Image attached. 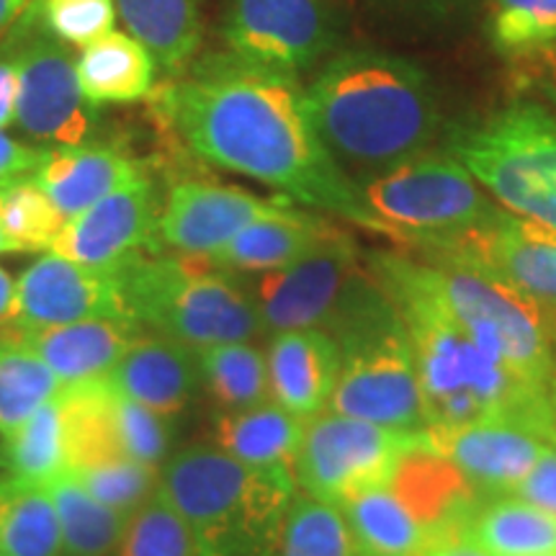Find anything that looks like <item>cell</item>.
Instances as JSON below:
<instances>
[{
  "label": "cell",
  "instance_id": "ac0fdd59",
  "mask_svg": "<svg viewBox=\"0 0 556 556\" xmlns=\"http://www.w3.org/2000/svg\"><path fill=\"white\" fill-rule=\"evenodd\" d=\"M160 206L163 199L155 180L142 173L129 186L70 217L50 253L83 266H119L131 255L150 253Z\"/></svg>",
  "mask_w": 556,
  "mask_h": 556
},
{
  "label": "cell",
  "instance_id": "60d3db41",
  "mask_svg": "<svg viewBox=\"0 0 556 556\" xmlns=\"http://www.w3.org/2000/svg\"><path fill=\"white\" fill-rule=\"evenodd\" d=\"M526 503L541 507V510L556 516V448L546 446L536 462V467L528 471L523 482L510 492Z\"/></svg>",
  "mask_w": 556,
  "mask_h": 556
},
{
  "label": "cell",
  "instance_id": "44dd1931",
  "mask_svg": "<svg viewBox=\"0 0 556 556\" xmlns=\"http://www.w3.org/2000/svg\"><path fill=\"white\" fill-rule=\"evenodd\" d=\"M109 384L152 413L173 417L197 397L199 356L178 340L142 330L109 374Z\"/></svg>",
  "mask_w": 556,
  "mask_h": 556
},
{
  "label": "cell",
  "instance_id": "e0dca14e",
  "mask_svg": "<svg viewBox=\"0 0 556 556\" xmlns=\"http://www.w3.org/2000/svg\"><path fill=\"white\" fill-rule=\"evenodd\" d=\"M426 255L469 263L523 291L528 299L556 315V229L533 225L497 208L490 222L446 248Z\"/></svg>",
  "mask_w": 556,
  "mask_h": 556
},
{
  "label": "cell",
  "instance_id": "f6af8a7d",
  "mask_svg": "<svg viewBox=\"0 0 556 556\" xmlns=\"http://www.w3.org/2000/svg\"><path fill=\"white\" fill-rule=\"evenodd\" d=\"M37 0H0V39L13 31V26L29 13Z\"/></svg>",
  "mask_w": 556,
  "mask_h": 556
},
{
  "label": "cell",
  "instance_id": "7c38bea8",
  "mask_svg": "<svg viewBox=\"0 0 556 556\" xmlns=\"http://www.w3.org/2000/svg\"><path fill=\"white\" fill-rule=\"evenodd\" d=\"M420 433L323 413L307 420L294 462L296 490L317 503L340 507L348 500L387 484Z\"/></svg>",
  "mask_w": 556,
  "mask_h": 556
},
{
  "label": "cell",
  "instance_id": "9c48e42d",
  "mask_svg": "<svg viewBox=\"0 0 556 556\" xmlns=\"http://www.w3.org/2000/svg\"><path fill=\"white\" fill-rule=\"evenodd\" d=\"M451 155L505 212L556 229V116L536 101L495 111L451 137Z\"/></svg>",
  "mask_w": 556,
  "mask_h": 556
},
{
  "label": "cell",
  "instance_id": "74e56055",
  "mask_svg": "<svg viewBox=\"0 0 556 556\" xmlns=\"http://www.w3.org/2000/svg\"><path fill=\"white\" fill-rule=\"evenodd\" d=\"M109 381V379H106ZM109 420L116 451L131 462L160 469L173 456L170 417L152 413L150 407L124 397L119 389L109 384Z\"/></svg>",
  "mask_w": 556,
  "mask_h": 556
},
{
  "label": "cell",
  "instance_id": "d6986e66",
  "mask_svg": "<svg viewBox=\"0 0 556 556\" xmlns=\"http://www.w3.org/2000/svg\"><path fill=\"white\" fill-rule=\"evenodd\" d=\"M420 446L446 458L475 484V490L513 492L536 467L548 443L513 422L428 426Z\"/></svg>",
  "mask_w": 556,
  "mask_h": 556
},
{
  "label": "cell",
  "instance_id": "4dcf8cb0",
  "mask_svg": "<svg viewBox=\"0 0 556 556\" xmlns=\"http://www.w3.org/2000/svg\"><path fill=\"white\" fill-rule=\"evenodd\" d=\"M3 456L9 475L24 482L50 484L65 475L70 467L65 389L3 438Z\"/></svg>",
  "mask_w": 556,
  "mask_h": 556
},
{
  "label": "cell",
  "instance_id": "d6a6232c",
  "mask_svg": "<svg viewBox=\"0 0 556 556\" xmlns=\"http://www.w3.org/2000/svg\"><path fill=\"white\" fill-rule=\"evenodd\" d=\"M201 381L227 413L270 400L268 358L250 343H219L197 351Z\"/></svg>",
  "mask_w": 556,
  "mask_h": 556
},
{
  "label": "cell",
  "instance_id": "277c9868",
  "mask_svg": "<svg viewBox=\"0 0 556 556\" xmlns=\"http://www.w3.org/2000/svg\"><path fill=\"white\" fill-rule=\"evenodd\" d=\"M160 486L189 526L197 556H270L299 495L294 475L253 469L206 443L173 454Z\"/></svg>",
  "mask_w": 556,
  "mask_h": 556
},
{
  "label": "cell",
  "instance_id": "3957f363",
  "mask_svg": "<svg viewBox=\"0 0 556 556\" xmlns=\"http://www.w3.org/2000/svg\"><path fill=\"white\" fill-rule=\"evenodd\" d=\"M304 90L325 150L356 184L426 155L441 131L430 78L397 54L345 50Z\"/></svg>",
  "mask_w": 556,
  "mask_h": 556
},
{
  "label": "cell",
  "instance_id": "bcb514c9",
  "mask_svg": "<svg viewBox=\"0 0 556 556\" xmlns=\"http://www.w3.org/2000/svg\"><path fill=\"white\" fill-rule=\"evenodd\" d=\"M539 86L544 93L556 103V52L546 54L544 58V67L539 73Z\"/></svg>",
  "mask_w": 556,
  "mask_h": 556
},
{
  "label": "cell",
  "instance_id": "f1b7e54d",
  "mask_svg": "<svg viewBox=\"0 0 556 556\" xmlns=\"http://www.w3.org/2000/svg\"><path fill=\"white\" fill-rule=\"evenodd\" d=\"M467 533L490 556H556V516L516 495L477 507Z\"/></svg>",
  "mask_w": 556,
  "mask_h": 556
},
{
  "label": "cell",
  "instance_id": "d4e9b609",
  "mask_svg": "<svg viewBox=\"0 0 556 556\" xmlns=\"http://www.w3.org/2000/svg\"><path fill=\"white\" fill-rule=\"evenodd\" d=\"M307 420L291 415L278 402L225 413L214 428V446L253 469L294 475Z\"/></svg>",
  "mask_w": 556,
  "mask_h": 556
},
{
  "label": "cell",
  "instance_id": "4fadbf2b",
  "mask_svg": "<svg viewBox=\"0 0 556 556\" xmlns=\"http://www.w3.org/2000/svg\"><path fill=\"white\" fill-rule=\"evenodd\" d=\"M5 58L18 70L16 124L39 148L88 142L96 129V106L83 96L75 58L41 18L39 0L13 26Z\"/></svg>",
  "mask_w": 556,
  "mask_h": 556
},
{
  "label": "cell",
  "instance_id": "5b68a950",
  "mask_svg": "<svg viewBox=\"0 0 556 556\" xmlns=\"http://www.w3.org/2000/svg\"><path fill=\"white\" fill-rule=\"evenodd\" d=\"M114 270L131 323L193 351L250 343L263 330L253 294L229 270L204 258L137 253Z\"/></svg>",
  "mask_w": 556,
  "mask_h": 556
},
{
  "label": "cell",
  "instance_id": "ba28073f",
  "mask_svg": "<svg viewBox=\"0 0 556 556\" xmlns=\"http://www.w3.org/2000/svg\"><path fill=\"white\" fill-rule=\"evenodd\" d=\"M428 287L484 351L526 384L544 389L556 368L554 317L523 291L469 263L426 255Z\"/></svg>",
  "mask_w": 556,
  "mask_h": 556
},
{
  "label": "cell",
  "instance_id": "ab89813d",
  "mask_svg": "<svg viewBox=\"0 0 556 556\" xmlns=\"http://www.w3.org/2000/svg\"><path fill=\"white\" fill-rule=\"evenodd\" d=\"M39 11L47 29L73 47L93 45L116 24L114 0H39Z\"/></svg>",
  "mask_w": 556,
  "mask_h": 556
},
{
  "label": "cell",
  "instance_id": "7dc6e473",
  "mask_svg": "<svg viewBox=\"0 0 556 556\" xmlns=\"http://www.w3.org/2000/svg\"><path fill=\"white\" fill-rule=\"evenodd\" d=\"M11 294H13V281L9 278V274L0 268V317H3L5 309H9Z\"/></svg>",
  "mask_w": 556,
  "mask_h": 556
},
{
  "label": "cell",
  "instance_id": "836d02e7",
  "mask_svg": "<svg viewBox=\"0 0 556 556\" xmlns=\"http://www.w3.org/2000/svg\"><path fill=\"white\" fill-rule=\"evenodd\" d=\"M490 41L513 60L556 52V0H492Z\"/></svg>",
  "mask_w": 556,
  "mask_h": 556
},
{
  "label": "cell",
  "instance_id": "8d00e7d4",
  "mask_svg": "<svg viewBox=\"0 0 556 556\" xmlns=\"http://www.w3.org/2000/svg\"><path fill=\"white\" fill-rule=\"evenodd\" d=\"M270 556H353L351 533L338 507L299 492Z\"/></svg>",
  "mask_w": 556,
  "mask_h": 556
},
{
  "label": "cell",
  "instance_id": "b9f144b4",
  "mask_svg": "<svg viewBox=\"0 0 556 556\" xmlns=\"http://www.w3.org/2000/svg\"><path fill=\"white\" fill-rule=\"evenodd\" d=\"M45 150L47 148L18 142V139L0 131V186L11 184V180L34 176L41 165V160H45Z\"/></svg>",
  "mask_w": 556,
  "mask_h": 556
},
{
  "label": "cell",
  "instance_id": "6da1fadb",
  "mask_svg": "<svg viewBox=\"0 0 556 556\" xmlns=\"http://www.w3.org/2000/svg\"><path fill=\"white\" fill-rule=\"evenodd\" d=\"M152 101L165 127L204 163L381 235L356 180L325 150L294 75L212 54L152 90Z\"/></svg>",
  "mask_w": 556,
  "mask_h": 556
},
{
  "label": "cell",
  "instance_id": "8fae6325",
  "mask_svg": "<svg viewBox=\"0 0 556 556\" xmlns=\"http://www.w3.org/2000/svg\"><path fill=\"white\" fill-rule=\"evenodd\" d=\"M343 368L328 413L422 433L428 428L420 379L397 307L340 340Z\"/></svg>",
  "mask_w": 556,
  "mask_h": 556
},
{
  "label": "cell",
  "instance_id": "2e32d148",
  "mask_svg": "<svg viewBox=\"0 0 556 556\" xmlns=\"http://www.w3.org/2000/svg\"><path fill=\"white\" fill-rule=\"evenodd\" d=\"M86 319H129L116 270L83 266L58 253H47L13 281L0 328L24 332Z\"/></svg>",
  "mask_w": 556,
  "mask_h": 556
},
{
  "label": "cell",
  "instance_id": "cb8c5ba5",
  "mask_svg": "<svg viewBox=\"0 0 556 556\" xmlns=\"http://www.w3.org/2000/svg\"><path fill=\"white\" fill-rule=\"evenodd\" d=\"M340 232L343 229L317 214L291 208L283 217L263 219L245 227L238 238L229 240L217 253L206 255L204 261L229 274H274L317 253Z\"/></svg>",
  "mask_w": 556,
  "mask_h": 556
},
{
  "label": "cell",
  "instance_id": "603a6c76",
  "mask_svg": "<svg viewBox=\"0 0 556 556\" xmlns=\"http://www.w3.org/2000/svg\"><path fill=\"white\" fill-rule=\"evenodd\" d=\"M139 330L142 328L131 319H86V323L11 332V336L37 353L52 368L54 377L70 387L109 379L127 348L135 343Z\"/></svg>",
  "mask_w": 556,
  "mask_h": 556
},
{
  "label": "cell",
  "instance_id": "ffe728a7",
  "mask_svg": "<svg viewBox=\"0 0 556 556\" xmlns=\"http://www.w3.org/2000/svg\"><path fill=\"white\" fill-rule=\"evenodd\" d=\"M340 368H343V351L328 332L287 330L270 338V397L302 420L328 413Z\"/></svg>",
  "mask_w": 556,
  "mask_h": 556
},
{
  "label": "cell",
  "instance_id": "681fc988",
  "mask_svg": "<svg viewBox=\"0 0 556 556\" xmlns=\"http://www.w3.org/2000/svg\"><path fill=\"white\" fill-rule=\"evenodd\" d=\"M5 477H11V475H9V467H5V456H3V448H0V479H5Z\"/></svg>",
  "mask_w": 556,
  "mask_h": 556
},
{
  "label": "cell",
  "instance_id": "f35d334b",
  "mask_svg": "<svg viewBox=\"0 0 556 556\" xmlns=\"http://www.w3.org/2000/svg\"><path fill=\"white\" fill-rule=\"evenodd\" d=\"M70 475L78 479L96 500L124 516H131L139 505L148 503L160 484V469L124 456L70 469Z\"/></svg>",
  "mask_w": 556,
  "mask_h": 556
},
{
  "label": "cell",
  "instance_id": "d590c367",
  "mask_svg": "<svg viewBox=\"0 0 556 556\" xmlns=\"http://www.w3.org/2000/svg\"><path fill=\"white\" fill-rule=\"evenodd\" d=\"M116 556H197L191 531L173 500L157 484L155 495L131 513Z\"/></svg>",
  "mask_w": 556,
  "mask_h": 556
},
{
  "label": "cell",
  "instance_id": "484cf974",
  "mask_svg": "<svg viewBox=\"0 0 556 556\" xmlns=\"http://www.w3.org/2000/svg\"><path fill=\"white\" fill-rule=\"evenodd\" d=\"M127 34L152 54L165 80L191 67L201 45L204 0H114Z\"/></svg>",
  "mask_w": 556,
  "mask_h": 556
},
{
  "label": "cell",
  "instance_id": "9a60e30c",
  "mask_svg": "<svg viewBox=\"0 0 556 556\" xmlns=\"http://www.w3.org/2000/svg\"><path fill=\"white\" fill-rule=\"evenodd\" d=\"M296 208L289 199H263L238 186L201 178H180L165 191L150 253L206 258L242 229Z\"/></svg>",
  "mask_w": 556,
  "mask_h": 556
},
{
  "label": "cell",
  "instance_id": "4316f807",
  "mask_svg": "<svg viewBox=\"0 0 556 556\" xmlns=\"http://www.w3.org/2000/svg\"><path fill=\"white\" fill-rule=\"evenodd\" d=\"M83 96L101 103H135L155 90V60L127 31H109L75 58Z\"/></svg>",
  "mask_w": 556,
  "mask_h": 556
},
{
  "label": "cell",
  "instance_id": "7bdbcfd3",
  "mask_svg": "<svg viewBox=\"0 0 556 556\" xmlns=\"http://www.w3.org/2000/svg\"><path fill=\"white\" fill-rule=\"evenodd\" d=\"M18 116V70L11 58L0 60V131L16 124Z\"/></svg>",
  "mask_w": 556,
  "mask_h": 556
},
{
  "label": "cell",
  "instance_id": "e575fe53",
  "mask_svg": "<svg viewBox=\"0 0 556 556\" xmlns=\"http://www.w3.org/2000/svg\"><path fill=\"white\" fill-rule=\"evenodd\" d=\"M65 222L60 208L31 176L0 186V229L18 248V253H50Z\"/></svg>",
  "mask_w": 556,
  "mask_h": 556
},
{
  "label": "cell",
  "instance_id": "7402d4cb",
  "mask_svg": "<svg viewBox=\"0 0 556 556\" xmlns=\"http://www.w3.org/2000/svg\"><path fill=\"white\" fill-rule=\"evenodd\" d=\"M148 173L144 163L114 144H62L47 148L34 180L45 189L62 217L70 219Z\"/></svg>",
  "mask_w": 556,
  "mask_h": 556
},
{
  "label": "cell",
  "instance_id": "ee69618b",
  "mask_svg": "<svg viewBox=\"0 0 556 556\" xmlns=\"http://www.w3.org/2000/svg\"><path fill=\"white\" fill-rule=\"evenodd\" d=\"M422 556H490V554H486L484 548H479L475 541L469 539V533H458V536L443 541V544L433 546Z\"/></svg>",
  "mask_w": 556,
  "mask_h": 556
},
{
  "label": "cell",
  "instance_id": "30bf717a",
  "mask_svg": "<svg viewBox=\"0 0 556 556\" xmlns=\"http://www.w3.org/2000/svg\"><path fill=\"white\" fill-rule=\"evenodd\" d=\"M356 186L381 235L422 253L451 245L497 212L451 152L430 150Z\"/></svg>",
  "mask_w": 556,
  "mask_h": 556
},
{
  "label": "cell",
  "instance_id": "52a82bcc",
  "mask_svg": "<svg viewBox=\"0 0 556 556\" xmlns=\"http://www.w3.org/2000/svg\"><path fill=\"white\" fill-rule=\"evenodd\" d=\"M250 294L263 330H323L338 343L394 307L345 229L294 266L261 274Z\"/></svg>",
  "mask_w": 556,
  "mask_h": 556
},
{
  "label": "cell",
  "instance_id": "f546056e",
  "mask_svg": "<svg viewBox=\"0 0 556 556\" xmlns=\"http://www.w3.org/2000/svg\"><path fill=\"white\" fill-rule=\"evenodd\" d=\"M50 490L65 556H111L119 546L129 516L103 505L70 471L52 479Z\"/></svg>",
  "mask_w": 556,
  "mask_h": 556
},
{
  "label": "cell",
  "instance_id": "1f68e13d",
  "mask_svg": "<svg viewBox=\"0 0 556 556\" xmlns=\"http://www.w3.org/2000/svg\"><path fill=\"white\" fill-rule=\"evenodd\" d=\"M65 384L11 332L0 330V438H9Z\"/></svg>",
  "mask_w": 556,
  "mask_h": 556
},
{
  "label": "cell",
  "instance_id": "8992f818",
  "mask_svg": "<svg viewBox=\"0 0 556 556\" xmlns=\"http://www.w3.org/2000/svg\"><path fill=\"white\" fill-rule=\"evenodd\" d=\"M353 556H422L467 533L477 513L475 484L422 446L402 458L387 484L338 507Z\"/></svg>",
  "mask_w": 556,
  "mask_h": 556
},
{
  "label": "cell",
  "instance_id": "7a4b0ae2",
  "mask_svg": "<svg viewBox=\"0 0 556 556\" xmlns=\"http://www.w3.org/2000/svg\"><path fill=\"white\" fill-rule=\"evenodd\" d=\"M368 268L405 325L428 426L513 422L546 441L552 413L544 389L526 384L477 343L428 287L420 261L371 253Z\"/></svg>",
  "mask_w": 556,
  "mask_h": 556
},
{
  "label": "cell",
  "instance_id": "83f0119b",
  "mask_svg": "<svg viewBox=\"0 0 556 556\" xmlns=\"http://www.w3.org/2000/svg\"><path fill=\"white\" fill-rule=\"evenodd\" d=\"M0 556H65L47 484L0 479Z\"/></svg>",
  "mask_w": 556,
  "mask_h": 556
},
{
  "label": "cell",
  "instance_id": "c3c4849f",
  "mask_svg": "<svg viewBox=\"0 0 556 556\" xmlns=\"http://www.w3.org/2000/svg\"><path fill=\"white\" fill-rule=\"evenodd\" d=\"M9 253H18V248L13 245V242L5 238L3 229H0V255H9Z\"/></svg>",
  "mask_w": 556,
  "mask_h": 556
},
{
  "label": "cell",
  "instance_id": "5bb4252c",
  "mask_svg": "<svg viewBox=\"0 0 556 556\" xmlns=\"http://www.w3.org/2000/svg\"><path fill=\"white\" fill-rule=\"evenodd\" d=\"M219 37L227 52L299 78L338 45L330 0H227Z\"/></svg>",
  "mask_w": 556,
  "mask_h": 556
}]
</instances>
